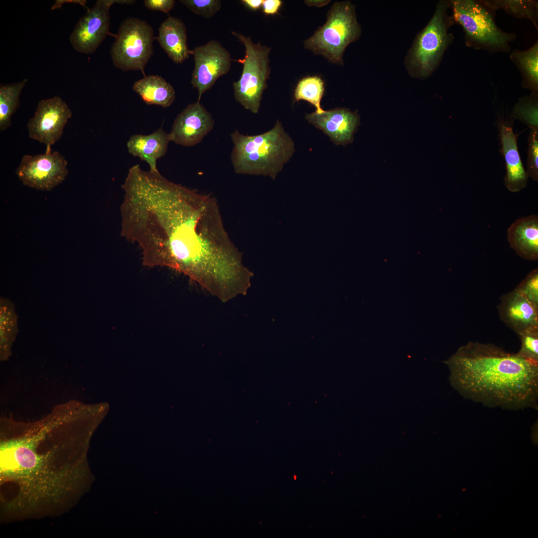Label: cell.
Listing matches in <instances>:
<instances>
[{"instance_id":"29","label":"cell","mask_w":538,"mask_h":538,"mask_svg":"<svg viewBox=\"0 0 538 538\" xmlns=\"http://www.w3.org/2000/svg\"><path fill=\"white\" fill-rule=\"evenodd\" d=\"M519 336L521 347L517 353L523 357L538 362V328L528 330Z\"/></svg>"},{"instance_id":"21","label":"cell","mask_w":538,"mask_h":538,"mask_svg":"<svg viewBox=\"0 0 538 538\" xmlns=\"http://www.w3.org/2000/svg\"><path fill=\"white\" fill-rule=\"evenodd\" d=\"M133 89L149 105L167 108L173 103L175 98V92L172 86L163 77L156 75L144 76L134 84Z\"/></svg>"},{"instance_id":"5","label":"cell","mask_w":538,"mask_h":538,"mask_svg":"<svg viewBox=\"0 0 538 538\" xmlns=\"http://www.w3.org/2000/svg\"><path fill=\"white\" fill-rule=\"evenodd\" d=\"M449 0L454 24L462 28L467 47L491 54L510 52V43L516 40L517 34L503 31L496 25V12L479 0Z\"/></svg>"},{"instance_id":"25","label":"cell","mask_w":538,"mask_h":538,"mask_svg":"<svg viewBox=\"0 0 538 538\" xmlns=\"http://www.w3.org/2000/svg\"><path fill=\"white\" fill-rule=\"evenodd\" d=\"M2 301V300H1ZM16 318L11 303L6 300L0 303V360H6L10 355L11 345L17 333Z\"/></svg>"},{"instance_id":"3","label":"cell","mask_w":538,"mask_h":538,"mask_svg":"<svg viewBox=\"0 0 538 538\" xmlns=\"http://www.w3.org/2000/svg\"><path fill=\"white\" fill-rule=\"evenodd\" d=\"M445 363L452 386L465 398L507 409L537 407L538 362L471 341Z\"/></svg>"},{"instance_id":"16","label":"cell","mask_w":538,"mask_h":538,"mask_svg":"<svg viewBox=\"0 0 538 538\" xmlns=\"http://www.w3.org/2000/svg\"><path fill=\"white\" fill-rule=\"evenodd\" d=\"M498 128L501 144L500 151L506 162L504 184L510 191L519 192L526 187L528 177L518 148V135L514 133L511 122L500 121Z\"/></svg>"},{"instance_id":"30","label":"cell","mask_w":538,"mask_h":538,"mask_svg":"<svg viewBox=\"0 0 538 538\" xmlns=\"http://www.w3.org/2000/svg\"><path fill=\"white\" fill-rule=\"evenodd\" d=\"M538 309V269L531 271L515 289Z\"/></svg>"},{"instance_id":"13","label":"cell","mask_w":538,"mask_h":538,"mask_svg":"<svg viewBox=\"0 0 538 538\" xmlns=\"http://www.w3.org/2000/svg\"><path fill=\"white\" fill-rule=\"evenodd\" d=\"M72 115L70 109L60 97L42 100L27 124L29 136L51 146L61 138Z\"/></svg>"},{"instance_id":"9","label":"cell","mask_w":538,"mask_h":538,"mask_svg":"<svg viewBox=\"0 0 538 538\" xmlns=\"http://www.w3.org/2000/svg\"><path fill=\"white\" fill-rule=\"evenodd\" d=\"M110 54L114 66L123 71L144 69L153 53V30L146 21L125 19L115 34Z\"/></svg>"},{"instance_id":"26","label":"cell","mask_w":538,"mask_h":538,"mask_svg":"<svg viewBox=\"0 0 538 538\" xmlns=\"http://www.w3.org/2000/svg\"><path fill=\"white\" fill-rule=\"evenodd\" d=\"M324 91V82L320 77L308 76L298 82L294 91V98L296 101L308 102L315 107L316 113L321 114L325 111L320 105Z\"/></svg>"},{"instance_id":"15","label":"cell","mask_w":538,"mask_h":538,"mask_svg":"<svg viewBox=\"0 0 538 538\" xmlns=\"http://www.w3.org/2000/svg\"><path fill=\"white\" fill-rule=\"evenodd\" d=\"M305 119L321 130L335 144L341 145L352 141L359 121L357 114L344 108L325 111L321 114L315 112L306 115Z\"/></svg>"},{"instance_id":"20","label":"cell","mask_w":538,"mask_h":538,"mask_svg":"<svg viewBox=\"0 0 538 538\" xmlns=\"http://www.w3.org/2000/svg\"><path fill=\"white\" fill-rule=\"evenodd\" d=\"M156 39L168 56L175 63H182L191 50L187 43L186 28L179 18L169 16L160 25Z\"/></svg>"},{"instance_id":"31","label":"cell","mask_w":538,"mask_h":538,"mask_svg":"<svg viewBox=\"0 0 538 538\" xmlns=\"http://www.w3.org/2000/svg\"><path fill=\"white\" fill-rule=\"evenodd\" d=\"M179 1L195 13L205 18L212 17L221 7L220 0H180Z\"/></svg>"},{"instance_id":"28","label":"cell","mask_w":538,"mask_h":538,"mask_svg":"<svg viewBox=\"0 0 538 538\" xmlns=\"http://www.w3.org/2000/svg\"><path fill=\"white\" fill-rule=\"evenodd\" d=\"M529 134L527 167L528 177L538 182V128H530Z\"/></svg>"},{"instance_id":"19","label":"cell","mask_w":538,"mask_h":538,"mask_svg":"<svg viewBox=\"0 0 538 538\" xmlns=\"http://www.w3.org/2000/svg\"><path fill=\"white\" fill-rule=\"evenodd\" d=\"M170 141L171 139L169 134L161 127L150 134L133 135L128 141L127 146L130 154L147 162L150 171L158 173L157 160L165 154Z\"/></svg>"},{"instance_id":"18","label":"cell","mask_w":538,"mask_h":538,"mask_svg":"<svg viewBox=\"0 0 538 538\" xmlns=\"http://www.w3.org/2000/svg\"><path fill=\"white\" fill-rule=\"evenodd\" d=\"M510 246L522 258L538 259V216L531 215L516 220L508 229Z\"/></svg>"},{"instance_id":"10","label":"cell","mask_w":538,"mask_h":538,"mask_svg":"<svg viewBox=\"0 0 538 538\" xmlns=\"http://www.w3.org/2000/svg\"><path fill=\"white\" fill-rule=\"evenodd\" d=\"M133 0H98L77 22L70 35V43L77 51L86 54L94 52L107 35L115 36L110 29L109 9L115 3L132 4Z\"/></svg>"},{"instance_id":"12","label":"cell","mask_w":538,"mask_h":538,"mask_svg":"<svg viewBox=\"0 0 538 538\" xmlns=\"http://www.w3.org/2000/svg\"><path fill=\"white\" fill-rule=\"evenodd\" d=\"M191 54L194 60L191 83L197 90L200 102L202 95L229 72L233 60L228 50L215 40L195 47Z\"/></svg>"},{"instance_id":"7","label":"cell","mask_w":538,"mask_h":538,"mask_svg":"<svg viewBox=\"0 0 538 538\" xmlns=\"http://www.w3.org/2000/svg\"><path fill=\"white\" fill-rule=\"evenodd\" d=\"M361 34L355 6L349 1L336 2L328 11L326 22L304 41V46L315 54L342 65L346 48Z\"/></svg>"},{"instance_id":"32","label":"cell","mask_w":538,"mask_h":538,"mask_svg":"<svg viewBox=\"0 0 538 538\" xmlns=\"http://www.w3.org/2000/svg\"><path fill=\"white\" fill-rule=\"evenodd\" d=\"M144 4L147 8L168 13L174 6V0H145Z\"/></svg>"},{"instance_id":"22","label":"cell","mask_w":538,"mask_h":538,"mask_svg":"<svg viewBox=\"0 0 538 538\" xmlns=\"http://www.w3.org/2000/svg\"><path fill=\"white\" fill-rule=\"evenodd\" d=\"M510 58L521 74L522 87L538 94V41L528 49H514Z\"/></svg>"},{"instance_id":"1","label":"cell","mask_w":538,"mask_h":538,"mask_svg":"<svg viewBox=\"0 0 538 538\" xmlns=\"http://www.w3.org/2000/svg\"><path fill=\"white\" fill-rule=\"evenodd\" d=\"M122 187L121 234L138 246L143 266L177 270L224 303L247 294L253 273L225 230L214 196L138 164Z\"/></svg>"},{"instance_id":"11","label":"cell","mask_w":538,"mask_h":538,"mask_svg":"<svg viewBox=\"0 0 538 538\" xmlns=\"http://www.w3.org/2000/svg\"><path fill=\"white\" fill-rule=\"evenodd\" d=\"M67 165L64 156L47 146L43 154L24 155L16 174L24 185L50 191L64 180L68 173Z\"/></svg>"},{"instance_id":"24","label":"cell","mask_w":538,"mask_h":538,"mask_svg":"<svg viewBox=\"0 0 538 538\" xmlns=\"http://www.w3.org/2000/svg\"><path fill=\"white\" fill-rule=\"evenodd\" d=\"M27 81L24 79L10 84L0 86V130L3 131L11 125V118L19 105V98Z\"/></svg>"},{"instance_id":"8","label":"cell","mask_w":538,"mask_h":538,"mask_svg":"<svg viewBox=\"0 0 538 538\" xmlns=\"http://www.w3.org/2000/svg\"><path fill=\"white\" fill-rule=\"evenodd\" d=\"M232 33L245 48L244 58L236 60L243 68L239 80L233 83L235 99L245 109L257 114L270 74L269 56L271 48L260 42L254 43L250 37L241 33Z\"/></svg>"},{"instance_id":"27","label":"cell","mask_w":538,"mask_h":538,"mask_svg":"<svg viewBox=\"0 0 538 538\" xmlns=\"http://www.w3.org/2000/svg\"><path fill=\"white\" fill-rule=\"evenodd\" d=\"M511 117L529 128H538V94L531 93L519 98L513 107Z\"/></svg>"},{"instance_id":"17","label":"cell","mask_w":538,"mask_h":538,"mask_svg":"<svg viewBox=\"0 0 538 538\" xmlns=\"http://www.w3.org/2000/svg\"><path fill=\"white\" fill-rule=\"evenodd\" d=\"M498 309L501 320L518 335L538 328V309L515 289L501 297Z\"/></svg>"},{"instance_id":"6","label":"cell","mask_w":538,"mask_h":538,"mask_svg":"<svg viewBox=\"0 0 538 538\" xmlns=\"http://www.w3.org/2000/svg\"><path fill=\"white\" fill-rule=\"evenodd\" d=\"M449 0H440L433 16L417 34L406 57V66L411 76L420 79L430 76L439 66L443 55L454 39L448 32L454 24L448 14Z\"/></svg>"},{"instance_id":"33","label":"cell","mask_w":538,"mask_h":538,"mask_svg":"<svg viewBox=\"0 0 538 538\" xmlns=\"http://www.w3.org/2000/svg\"><path fill=\"white\" fill-rule=\"evenodd\" d=\"M282 4L280 0H264L262 7L266 14H274L277 13Z\"/></svg>"},{"instance_id":"4","label":"cell","mask_w":538,"mask_h":538,"mask_svg":"<svg viewBox=\"0 0 538 538\" xmlns=\"http://www.w3.org/2000/svg\"><path fill=\"white\" fill-rule=\"evenodd\" d=\"M230 136L234 144L231 160L238 174L269 176L274 180L295 152L294 143L279 120L264 133L249 135L236 130Z\"/></svg>"},{"instance_id":"35","label":"cell","mask_w":538,"mask_h":538,"mask_svg":"<svg viewBox=\"0 0 538 538\" xmlns=\"http://www.w3.org/2000/svg\"><path fill=\"white\" fill-rule=\"evenodd\" d=\"M306 3L308 5H315L317 6H320L323 5L327 4L330 1L327 0H307Z\"/></svg>"},{"instance_id":"14","label":"cell","mask_w":538,"mask_h":538,"mask_svg":"<svg viewBox=\"0 0 538 538\" xmlns=\"http://www.w3.org/2000/svg\"><path fill=\"white\" fill-rule=\"evenodd\" d=\"M211 114L200 102L188 105L175 119L169 133L171 141L184 146L200 143L214 128Z\"/></svg>"},{"instance_id":"23","label":"cell","mask_w":538,"mask_h":538,"mask_svg":"<svg viewBox=\"0 0 538 538\" xmlns=\"http://www.w3.org/2000/svg\"><path fill=\"white\" fill-rule=\"evenodd\" d=\"M496 12L499 9L516 18L529 20L538 30V1L536 0H479Z\"/></svg>"},{"instance_id":"2","label":"cell","mask_w":538,"mask_h":538,"mask_svg":"<svg viewBox=\"0 0 538 538\" xmlns=\"http://www.w3.org/2000/svg\"><path fill=\"white\" fill-rule=\"evenodd\" d=\"M90 413L73 400L34 421L1 419L0 492L6 516H46L77 500L84 425Z\"/></svg>"},{"instance_id":"34","label":"cell","mask_w":538,"mask_h":538,"mask_svg":"<svg viewBox=\"0 0 538 538\" xmlns=\"http://www.w3.org/2000/svg\"><path fill=\"white\" fill-rule=\"evenodd\" d=\"M241 1L247 7L256 10L262 6L264 0H242Z\"/></svg>"}]
</instances>
